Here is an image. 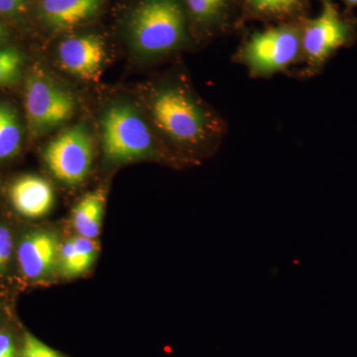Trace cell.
I'll return each instance as SVG.
<instances>
[{
    "label": "cell",
    "mask_w": 357,
    "mask_h": 357,
    "mask_svg": "<svg viewBox=\"0 0 357 357\" xmlns=\"http://www.w3.org/2000/svg\"><path fill=\"white\" fill-rule=\"evenodd\" d=\"M149 107L159 132L192 157L208 156L222 142V117L184 84H161L152 93Z\"/></svg>",
    "instance_id": "obj_1"
},
{
    "label": "cell",
    "mask_w": 357,
    "mask_h": 357,
    "mask_svg": "<svg viewBox=\"0 0 357 357\" xmlns=\"http://www.w3.org/2000/svg\"><path fill=\"white\" fill-rule=\"evenodd\" d=\"M128 38L136 53L155 58L184 45L187 20L178 0H143L129 16Z\"/></svg>",
    "instance_id": "obj_2"
},
{
    "label": "cell",
    "mask_w": 357,
    "mask_h": 357,
    "mask_svg": "<svg viewBox=\"0 0 357 357\" xmlns=\"http://www.w3.org/2000/svg\"><path fill=\"white\" fill-rule=\"evenodd\" d=\"M102 142L105 158L122 164L160 157L154 134L131 105L115 103L102 119Z\"/></svg>",
    "instance_id": "obj_3"
},
{
    "label": "cell",
    "mask_w": 357,
    "mask_h": 357,
    "mask_svg": "<svg viewBox=\"0 0 357 357\" xmlns=\"http://www.w3.org/2000/svg\"><path fill=\"white\" fill-rule=\"evenodd\" d=\"M301 55V25L288 22L253 33L239 51L238 59L252 76L269 77L288 69Z\"/></svg>",
    "instance_id": "obj_4"
},
{
    "label": "cell",
    "mask_w": 357,
    "mask_h": 357,
    "mask_svg": "<svg viewBox=\"0 0 357 357\" xmlns=\"http://www.w3.org/2000/svg\"><path fill=\"white\" fill-rule=\"evenodd\" d=\"M76 98L49 75L36 70L25 86V114L28 128L34 136L44 135L72 119Z\"/></svg>",
    "instance_id": "obj_5"
},
{
    "label": "cell",
    "mask_w": 357,
    "mask_h": 357,
    "mask_svg": "<svg viewBox=\"0 0 357 357\" xmlns=\"http://www.w3.org/2000/svg\"><path fill=\"white\" fill-rule=\"evenodd\" d=\"M301 35L302 56L309 67L317 70L338 49L354 43L357 36L356 23L342 15L332 0H323L321 13L301 24Z\"/></svg>",
    "instance_id": "obj_6"
},
{
    "label": "cell",
    "mask_w": 357,
    "mask_h": 357,
    "mask_svg": "<svg viewBox=\"0 0 357 357\" xmlns=\"http://www.w3.org/2000/svg\"><path fill=\"white\" fill-rule=\"evenodd\" d=\"M43 159L50 172L68 185L82 184L93 167V144L88 128L77 124L48 143Z\"/></svg>",
    "instance_id": "obj_7"
},
{
    "label": "cell",
    "mask_w": 357,
    "mask_h": 357,
    "mask_svg": "<svg viewBox=\"0 0 357 357\" xmlns=\"http://www.w3.org/2000/svg\"><path fill=\"white\" fill-rule=\"evenodd\" d=\"M105 43L96 35L70 37L58 48L59 63L63 69L84 81H96L105 63Z\"/></svg>",
    "instance_id": "obj_8"
},
{
    "label": "cell",
    "mask_w": 357,
    "mask_h": 357,
    "mask_svg": "<svg viewBox=\"0 0 357 357\" xmlns=\"http://www.w3.org/2000/svg\"><path fill=\"white\" fill-rule=\"evenodd\" d=\"M60 256L57 236L48 230L26 234L17 250L21 271L28 279L37 280L53 272Z\"/></svg>",
    "instance_id": "obj_9"
},
{
    "label": "cell",
    "mask_w": 357,
    "mask_h": 357,
    "mask_svg": "<svg viewBox=\"0 0 357 357\" xmlns=\"http://www.w3.org/2000/svg\"><path fill=\"white\" fill-rule=\"evenodd\" d=\"M11 203L23 217L39 218L50 213L55 194L48 181L34 175L23 176L11 185Z\"/></svg>",
    "instance_id": "obj_10"
},
{
    "label": "cell",
    "mask_w": 357,
    "mask_h": 357,
    "mask_svg": "<svg viewBox=\"0 0 357 357\" xmlns=\"http://www.w3.org/2000/svg\"><path fill=\"white\" fill-rule=\"evenodd\" d=\"M105 0H43L41 16L56 30L70 29L93 17Z\"/></svg>",
    "instance_id": "obj_11"
},
{
    "label": "cell",
    "mask_w": 357,
    "mask_h": 357,
    "mask_svg": "<svg viewBox=\"0 0 357 357\" xmlns=\"http://www.w3.org/2000/svg\"><path fill=\"white\" fill-rule=\"evenodd\" d=\"M195 22L208 31H223L229 27L238 0H184Z\"/></svg>",
    "instance_id": "obj_12"
},
{
    "label": "cell",
    "mask_w": 357,
    "mask_h": 357,
    "mask_svg": "<svg viewBox=\"0 0 357 357\" xmlns=\"http://www.w3.org/2000/svg\"><path fill=\"white\" fill-rule=\"evenodd\" d=\"M105 206V195L100 191L86 195L76 204L72 222L79 236L96 239L100 236Z\"/></svg>",
    "instance_id": "obj_13"
},
{
    "label": "cell",
    "mask_w": 357,
    "mask_h": 357,
    "mask_svg": "<svg viewBox=\"0 0 357 357\" xmlns=\"http://www.w3.org/2000/svg\"><path fill=\"white\" fill-rule=\"evenodd\" d=\"M249 15L263 20L287 21L301 18L309 0H243Z\"/></svg>",
    "instance_id": "obj_14"
},
{
    "label": "cell",
    "mask_w": 357,
    "mask_h": 357,
    "mask_svg": "<svg viewBox=\"0 0 357 357\" xmlns=\"http://www.w3.org/2000/svg\"><path fill=\"white\" fill-rule=\"evenodd\" d=\"M22 142V128L17 112L11 105L0 103V161L14 156Z\"/></svg>",
    "instance_id": "obj_15"
},
{
    "label": "cell",
    "mask_w": 357,
    "mask_h": 357,
    "mask_svg": "<svg viewBox=\"0 0 357 357\" xmlns=\"http://www.w3.org/2000/svg\"><path fill=\"white\" fill-rule=\"evenodd\" d=\"M72 241L75 250H76L82 274L86 273L89 268L93 266L96 257H98V244L96 243L95 239H89L79 236L72 238Z\"/></svg>",
    "instance_id": "obj_16"
},
{
    "label": "cell",
    "mask_w": 357,
    "mask_h": 357,
    "mask_svg": "<svg viewBox=\"0 0 357 357\" xmlns=\"http://www.w3.org/2000/svg\"><path fill=\"white\" fill-rule=\"evenodd\" d=\"M59 260H60L61 262V268H62L63 274H64L66 277L74 278V277L82 275L79 260H77L76 250H75L72 239L66 241L64 245L60 248Z\"/></svg>",
    "instance_id": "obj_17"
},
{
    "label": "cell",
    "mask_w": 357,
    "mask_h": 357,
    "mask_svg": "<svg viewBox=\"0 0 357 357\" xmlns=\"http://www.w3.org/2000/svg\"><path fill=\"white\" fill-rule=\"evenodd\" d=\"M21 357H64V356L45 344L31 333H26Z\"/></svg>",
    "instance_id": "obj_18"
},
{
    "label": "cell",
    "mask_w": 357,
    "mask_h": 357,
    "mask_svg": "<svg viewBox=\"0 0 357 357\" xmlns=\"http://www.w3.org/2000/svg\"><path fill=\"white\" fill-rule=\"evenodd\" d=\"M13 249V237L10 232L6 227H0V271L6 267L10 259Z\"/></svg>",
    "instance_id": "obj_19"
},
{
    "label": "cell",
    "mask_w": 357,
    "mask_h": 357,
    "mask_svg": "<svg viewBox=\"0 0 357 357\" xmlns=\"http://www.w3.org/2000/svg\"><path fill=\"white\" fill-rule=\"evenodd\" d=\"M21 67L20 64L0 66V88L15 83L20 76Z\"/></svg>",
    "instance_id": "obj_20"
},
{
    "label": "cell",
    "mask_w": 357,
    "mask_h": 357,
    "mask_svg": "<svg viewBox=\"0 0 357 357\" xmlns=\"http://www.w3.org/2000/svg\"><path fill=\"white\" fill-rule=\"evenodd\" d=\"M23 64L21 52L14 48L0 49V66Z\"/></svg>",
    "instance_id": "obj_21"
},
{
    "label": "cell",
    "mask_w": 357,
    "mask_h": 357,
    "mask_svg": "<svg viewBox=\"0 0 357 357\" xmlns=\"http://www.w3.org/2000/svg\"><path fill=\"white\" fill-rule=\"evenodd\" d=\"M0 357H17L15 344L7 333H0Z\"/></svg>",
    "instance_id": "obj_22"
},
{
    "label": "cell",
    "mask_w": 357,
    "mask_h": 357,
    "mask_svg": "<svg viewBox=\"0 0 357 357\" xmlns=\"http://www.w3.org/2000/svg\"><path fill=\"white\" fill-rule=\"evenodd\" d=\"M27 2L28 0H0V13L13 15L20 11Z\"/></svg>",
    "instance_id": "obj_23"
},
{
    "label": "cell",
    "mask_w": 357,
    "mask_h": 357,
    "mask_svg": "<svg viewBox=\"0 0 357 357\" xmlns=\"http://www.w3.org/2000/svg\"><path fill=\"white\" fill-rule=\"evenodd\" d=\"M347 8L351 9L357 7V0H342Z\"/></svg>",
    "instance_id": "obj_24"
},
{
    "label": "cell",
    "mask_w": 357,
    "mask_h": 357,
    "mask_svg": "<svg viewBox=\"0 0 357 357\" xmlns=\"http://www.w3.org/2000/svg\"><path fill=\"white\" fill-rule=\"evenodd\" d=\"M4 38H6V29H4L3 25L0 22V45L3 42Z\"/></svg>",
    "instance_id": "obj_25"
}]
</instances>
